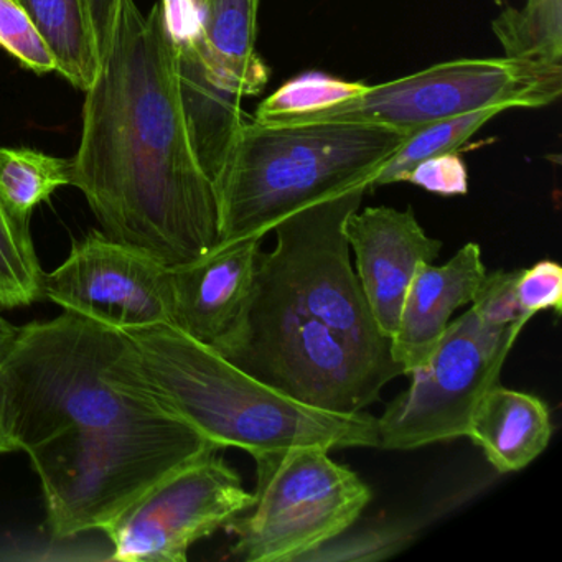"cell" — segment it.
<instances>
[{"label":"cell","instance_id":"cell-1","mask_svg":"<svg viewBox=\"0 0 562 562\" xmlns=\"http://www.w3.org/2000/svg\"><path fill=\"white\" fill-rule=\"evenodd\" d=\"M85 93L71 186L101 233L169 268L212 251L220 239L215 189L190 144L164 0L149 14L123 0L110 54Z\"/></svg>","mask_w":562,"mask_h":562},{"label":"cell","instance_id":"cell-2","mask_svg":"<svg viewBox=\"0 0 562 562\" xmlns=\"http://www.w3.org/2000/svg\"><path fill=\"white\" fill-rule=\"evenodd\" d=\"M144 390L218 447L251 456L295 446L380 447L376 417L305 406L169 324L124 330Z\"/></svg>","mask_w":562,"mask_h":562},{"label":"cell","instance_id":"cell-3","mask_svg":"<svg viewBox=\"0 0 562 562\" xmlns=\"http://www.w3.org/2000/svg\"><path fill=\"white\" fill-rule=\"evenodd\" d=\"M0 409L24 452L61 434L169 414L140 384L130 337L71 312L19 328L0 358Z\"/></svg>","mask_w":562,"mask_h":562},{"label":"cell","instance_id":"cell-4","mask_svg":"<svg viewBox=\"0 0 562 562\" xmlns=\"http://www.w3.org/2000/svg\"><path fill=\"white\" fill-rule=\"evenodd\" d=\"M406 134L383 124L245 123L213 182L222 243L262 236L295 210L371 186Z\"/></svg>","mask_w":562,"mask_h":562},{"label":"cell","instance_id":"cell-5","mask_svg":"<svg viewBox=\"0 0 562 562\" xmlns=\"http://www.w3.org/2000/svg\"><path fill=\"white\" fill-rule=\"evenodd\" d=\"M218 449L179 417L67 432L29 450L55 539L101 529L160 480Z\"/></svg>","mask_w":562,"mask_h":562},{"label":"cell","instance_id":"cell-6","mask_svg":"<svg viewBox=\"0 0 562 562\" xmlns=\"http://www.w3.org/2000/svg\"><path fill=\"white\" fill-rule=\"evenodd\" d=\"M218 353L279 393L330 413H361L403 374L393 358L368 353L255 285L241 325Z\"/></svg>","mask_w":562,"mask_h":562},{"label":"cell","instance_id":"cell-7","mask_svg":"<svg viewBox=\"0 0 562 562\" xmlns=\"http://www.w3.org/2000/svg\"><path fill=\"white\" fill-rule=\"evenodd\" d=\"M328 453L324 447L295 446L252 456L255 502L225 526L235 536L232 558L302 562L353 528L373 493Z\"/></svg>","mask_w":562,"mask_h":562},{"label":"cell","instance_id":"cell-8","mask_svg":"<svg viewBox=\"0 0 562 562\" xmlns=\"http://www.w3.org/2000/svg\"><path fill=\"white\" fill-rule=\"evenodd\" d=\"M370 187L358 186L295 210L276 223V248L259 251L255 288L294 311L324 322L368 353L393 358L357 272L345 223L360 210Z\"/></svg>","mask_w":562,"mask_h":562},{"label":"cell","instance_id":"cell-9","mask_svg":"<svg viewBox=\"0 0 562 562\" xmlns=\"http://www.w3.org/2000/svg\"><path fill=\"white\" fill-rule=\"evenodd\" d=\"M561 93L562 68L508 57L462 58L367 87L350 100L271 126L344 121L383 124L407 136L426 124L472 111L549 106Z\"/></svg>","mask_w":562,"mask_h":562},{"label":"cell","instance_id":"cell-10","mask_svg":"<svg viewBox=\"0 0 562 562\" xmlns=\"http://www.w3.org/2000/svg\"><path fill=\"white\" fill-rule=\"evenodd\" d=\"M522 328L485 324L472 307L450 322L426 363L407 374L409 387L376 417L378 449L414 450L465 437Z\"/></svg>","mask_w":562,"mask_h":562},{"label":"cell","instance_id":"cell-11","mask_svg":"<svg viewBox=\"0 0 562 562\" xmlns=\"http://www.w3.org/2000/svg\"><path fill=\"white\" fill-rule=\"evenodd\" d=\"M220 452L190 460L108 521L111 561L186 562L195 542L251 508L252 492Z\"/></svg>","mask_w":562,"mask_h":562},{"label":"cell","instance_id":"cell-12","mask_svg":"<svg viewBox=\"0 0 562 562\" xmlns=\"http://www.w3.org/2000/svg\"><path fill=\"white\" fill-rule=\"evenodd\" d=\"M42 297L117 330L172 325L169 266L101 232L75 241L44 274Z\"/></svg>","mask_w":562,"mask_h":562},{"label":"cell","instance_id":"cell-13","mask_svg":"<svg viewBox=\"0 0 562 562\" xmlns=\"http://www.w3.org/2000/svg\"><path fill=\"white\" fill-rule=\"evenodd\" d=\"M357 258V276L381 334L393 338L407 289L424 262L439 258L442 241L430 238L413 209L370 206L345 223Z\"/></svg>","mask_w":562,"mask_h":562},{"label":"cell","instance_id":"cell-14","mask_svg":"<svg viewBox=\"0 0 562 562\" xmlns=\"http://www.w3.org/2000/svg\"><path fill=\"white\" fill-rule=\"evenodd\" d=\"M262 236L216 245L170 268L172 325L218 351L235 335L251 301Z\"/></svg>","mask_w":562,"mask_h":562},{"label":"cell","instance_id":"cell-15","mask_svg":"<svg viewBox=\"0 0 562 562\" xmlns=\"http://www.w3.org/2000/svg\"><path fill=\"white\" fill-rule=\"evenodd\" d=\"M177 41L180 103L190 144L212 183L235 143L246 117L241 100L203 54L196 35L199 11L180 0H164Z\"/></svg>","mask_w":562,"mask_h":562},{"label":"cell","instance_id":"cell-16","mask_svg":"<svg viewBox=\"0 0 562 562\" xmlns=\"http://www.w3.org/2000/svg\"><path fill=\"white\" fill-rule=\"evenodd\" d=\"M485 276L482 248L476 243L463 245L446 265L424 262L417 268L391 338V355L403 374L407 376L426 363L453 312L472 304Z\"/></svg>","mask_w":562,"mask_h":562},{"label":"cell","instance_id":"cell-17","mask_svg":"<svg viewBox=\"0 0 562 562\" xmlns=\"http://www.w3.org/2000/svg\"><path fill=\"white\" fill-rule=\"evenodd\" d=\"M548 404L532 394L490 387L476 404L467 436L499 473L519 472L535 462L552 437Z\"/></svg>","mask_w":562,"mask_h":562},{"label":"cell","instance_id":"cell-18","mask_svg":"<svg viewBox=\"0 0 562 562\" xmlns=\"http://www.w3.org/2000/svg\"><path fill=\"white\" fill-rule=\"evenodd\" d=\"M261 0H203L196 35L206 60L241 98L258 97L269 70L256 52Z\"/></svg>","mask_w":562,"mask_h":562},{"label":"cell","instance_id":"cell-19","mask_svg":"<svg viewBox=\"0 0 562 562\" xmlns=\"http://www.w3.org/2000/svg\"><path fill=\"white\" fill-rule=\"evenodd\" d=\"M54 55L58 74L87 91L101 70L83 0H19Z\"/></svg>","mask_w":562,"mask_h":562},{"label":"cell","instance_id":"cell-20","mask_svg":"<svg viewBox=\"0 0 562 562\" xmlns=\"http://www.w3.org/2000/svg\"><path fill=\"white\" fill-rule=\"evenodd\" d=\"M71 182V160L29 147H0V200L22 222H31L32 212L38 205Z\"/></svg>","mask_w":562,"mask_h":562},{"label":"cell","instance_id":"cell-21","mask_svg":"<svg viewBox=\"0 0 562 562\" xmlns=\"http://www.w3.org/2000/svg\"><path fill=\"white\" fill-rule=\"evenodd\" d=\"M505 57L562 68V0H526L506 8L492 24Z\"/></svg>","mask_w":562,"mask_h":562},{"label":"cell","instance_id":"cell-22","mask_svg":"<svg viewBox=\"0 0 562 562\" xmlns=\"http://www.w3.org/2000/svg\"><path fill=\"white\" fill-rule=\"evenodd\" d=\"M499 113H503L499 108L472 111V113L447 117L413 131L407 134L400 149L381 167L371 182L370 190L391 186V183L406 182L409 173L419 164L434 157L457 153V149L463 146L480 127L485 126Z\"/></svg>","mask_w":562,"mask_h":562},{"label":"cell","instance_id":"cell-23","mask_svg":"<svg viewBox=\"0 0 562 562\" xmlns=\"http://www.w3.org/2000/svg\"><path fill=\"white\" fill-rule=\"evenodd\" d=\"M42 271L31 222H22L0 200V307H27L42 299Z\"/></svg>","mask_w":562,"mask_h":562},{"label":"cell","instance_id":"cell-24","mask_svg":"<svg viewBox=\"0 0 562 562\" xmlns=\"http://www.w3.org/2000/svg\"><path fill=\"white\" fill-rule=\"evenodd\" d=\"M367 87L358 81L338 80L324 74H305L282 85L274 94L266 98L252 121L271 126L350 100Z\"/></svg>","mask_w":562,"mask_h":562},{"label":"cell","instance_id":"cell-25","mask_svg":"<svg viewBox=\"0 0 562 562\" xmlns=\"http://www.w3.org/2000/svg\"><path fill=\"white\" fill-rule=\"evenodd\" d=\"M414 531L416 526L409 522L370 526L353 535L348 529L305 555L302 562L383 561L400 552L414 538Z\"/></svg>","mask_w":562,"mask_h":562},{"label":"cell","instance_id":"cell-26","mask_svg":"<svg viewBox=\"0 0 562 562\" xmlns=\"http://www.w3.org/2000/svg\"><path fill=\"white\" fill-rule=\"evenodd\" d=\"M0 47L34 74L57 71L50 48L19 0H0Z\"/></svg>","mask_w":562,"mask_h":562},{"label":"cell","instance_id":"cell-27","mask_svg":"<svg viewBox=\"0 0 562 562\" xmlns=\"http://www.w3.org/2000/svg\"><path fill=\"white\" fill-rule=\"evenodd\" d=\"M519 271L486 272L479 292L472 301V308L485 324L495 327L522 325L526 327L531 318L522 312L516 295V281Z\"/></svg>","mask_w":562,"mask_h":562},{"label":"cell","instance_id":"cell-28","mask_svg":"<svg viewBox=\"0 0 562 562\" xmlns=\"http://www.w3.org/2000/svg\"><path fill=\"white\" fill-rule=\"evenodd\" d=\"M516 295L529 318L546 311L561 314L562 268L551 259H542L531 268L519 269Z\"/></svg>","mask_w":562,"mask_h":562},{"label":"cell","instance_id":"cell-29","mask_svg":"<svg viewBox=\"0 0 562 562\" xmlns=\"http://www.w3.org/2000/svg\"><path fill=\"white\" fill-rule=\"evenodd\" d=\"M406 182L443 196L465 195L469 192V172L457 153L419 164Z\"/></svg>","mask_w":562,"mask_h":562},{"label":"cell","instance_id":"cell-30","mask_svg":"<svg viewBox=\"0 0 562 562\" xmlns=\"http://www.w3.org/2000/svg\"><path fill=\"white\" fill-rule=\"evenodd\" d=\"M101 64L110 54L123 0H83Z\"/></svg>","mask_w":562,"mask_h":562},{"label":"cell","instance_id":"cell-31","mask_svg":"<svg viewBox=\"0 0 562 562\" xmlns=\"http://www.w3.org/2000/svg\"><path fill=\"white\" fill-rule=\"evenodd\" d=\"M18 330L19 328L15 327V325H12L11 322L5 321V318L0 315V358H2V355L11 347L15 335H18Z\"/></svg>","mask_w":562,"mask_h":562},{"label":"cell","instance_id":"cell-32","mask_svg":"<svg viewBox=\"0 0 562 562\" xmlns=\"http://www.w3.org/2000/svg\"><path fill=\"white\" fill-rule=\"evenodd\" d=\"M18 447L12 442L9 437L8 429H5L4 417H2V409H0V453L15 452Z\"/></svg>","mask_w":562,"mask_h":562},{"label":"cell","instance_id":"cell-33","mask_svg":"<svg viewBox=\"0 0 562 562\" xmlns=\"http://www.w3.org/2000/svg\"><path fill=\"white\" fill-rule=\"evenodd\" d=\"M186 2H189L192 8H195L196 11H199L200 5H202L203 0H186Z\"/></svg>","mask_w":562,"mask_h":562}]
</instances>
